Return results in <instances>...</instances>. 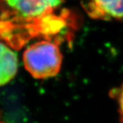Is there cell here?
Segmentation results:
<instances>
[{
	"label": "cell",
	"mask_w": 123,
	"mask_h": 123,
	"mask_svg": "<svg viewBox=\"0 0 123 123\" xmlns=\"http://www.w3.org/2000/svg\"><path fill=\"white\" fill-rule=\"evenodd\" d=\"M65 0H0V39L20 49L37 37L52 36L67 25L68 13H58Z\"/></svg>",
	"instance_id": "obj_1"
},
{
	"label": "cell",
	"mask_w": 123,
	"mask_h": 123,
	"mask_svg": "<svg viewBox=\"0 0 123 123\" xmlns=\"http://www.w3.org/2000/svg\"><path fill=\"white\" fill-rule=\"evenodd\" d=\"M111 93L117 102L120 120L122 122H123V83L119 87L114 89Z\"/></svg>",
	"instance_id": "obj_5"
},
{
	"label": "cell",
	"mask_w": 123,
	"mask_h": 123,
	"mask_svg": "<svg viewBox=\"0 0 123 123\" xmlns=\"http://www.w3.org/2000/svg\"><path fill=\"white\" fill-rule=\"evenodd\" d=\"M25 68L34 78L45 80L56 76L61 70L62 56L54 42L42 40L26 48L23 53Z\"/></svg>",
	"instance_id": "obj_2"
},
{
	"label": "cell",
	"mask_w": 123,
	"mask_h": 123,
	"mask_svg": "<svg viewBox=\"0 0 123 123\" xmlns=\"http://www.w3.org/2000/svg\"><path fill=\"white\" fill-rule=\"evenodd\" d=\"M6 43L0 42V86L10 82L18 71L16 54Z\"/></svg>",
	"instance_id": "obj_4"
},
{
	"label": "cell",
	"mask_w": 123,
	"mask_h": 123,
	"mask_svg": "<svg viewBox=\"0 0 123 123\" xmlns=\"http://www.w3.org/2000/svg\"><path fill=\"white\" fill-rule=\"evenodd\" d=\"M81 3L92 19L108 21L123 18V0H81Z\"/></svg>",
	"instance_id": "obj_3"
}]
</instances>
